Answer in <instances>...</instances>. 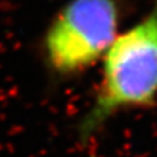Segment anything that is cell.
<instances>
[{"label": "cell", "instance_id": "1", "mask_svg": "<svg viewBox=\"0 0 157 157\" xmlns=\"http://www.w3.org/2000/svg\"><path fill=\"white\" fill-rule=\"evenodd\" d=\"M101 74L93 101L77 128L87 146L120 113L152 109L157 104V0L124 32L101 58Z\"/></svg>", "mask_w": 157, "mask_h": 157}, {"label": "cell", "instance_id": "2", "mask_svg": "<svg viewBox=\"0 0 157 157\" xmlns=\"http://www.w3.org/2000/svg\"><path fill=\"white\" fill-rule=\"evenodd\" d=\"M120 20L119 0H68L42 36L46 68L59 79L92 68L119 33Z\"/></svg>", "mask_w": 157, "mask_h": 157}]
</instances>
